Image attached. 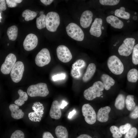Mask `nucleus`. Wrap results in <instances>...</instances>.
Segmentation results:
<instances>
[{
  "label": "nucleus",
  "instance_id": "2f4dec72",
  "mask_svg": "<svg viewBox=\"0 0 138 138\" xmlns=\"http://www.w3.org/2000/svg\"><path fill=\"white\" fill-rule=\"evenodd\" d=\"M132 52V62L134 64L137 65L138 64V44L134 46Z\"/></svg>",
  "mask_w": 138,
  "mask_h": 138
},
{
  "label": "nucleus",
  "instance_id": "f704fd0d",
  "mask_svg": "<svg viewBox=\"0 0 138 138\" xmlns=\"http://www.w3.org/2000/svg\"><path fill=\"white\" fill-rule=\"evenodd\" d=\"M132 128L131 125L128 123L120 126L119 128L120 132L122 134H126Z\"/></svg>",
  "mask_w": 138,
  "mask_h": 138
},
{
  "label": "nucleus",
  "instance_id": "bb28decb",
  "mask_svg": "<svg viewBox=\"0 0 138 138\" xmlns=\"http://www.w3.org/2000/svg\"><path fill=\"white\" fill-rule=\"evenodd\" d=\"M127 79L128 81L132 83H135L138 79V71L136 69L130 70L127 74Z\"/></svg>",
  "mask_w": 138,
  "mask_h": 138
},
{
  "label": "nucleus",
  "instance_id": "a878e982",
  "mask_svg": "<svg viewBox=\"0 0 138 138\" xmlns=\"http://www.w3.org/2000/svg\"><path fill=\"white\" fill-rule=\"evenodd\" d=\"M125 98V96L122 94L118 95L116 98L114 106L116 108L119 110L123 109L124 107Z\"/></svg>",
  "mask_w": 138,
  "mask_h": 138
},
{
  "label": "nucleus",
  "instance_id": "c03bdc74",
  "mask_svg": "<svg viewBox=\"0 0 138 138\" xmlns=\"http://www.w3.org/2000/svg\"><path fill=\"white\" fill-rule=\"evenodd\" d=\"M67 103V102L65 100L62 101L61 104L60 105V107L61 108L63 109L64 108V107L66 106Z\"/></svg>",
  "mask_w": 138,
  "mask_h": 138
},
{
  "label": "nucleus",
  "instance_id": "a18cd8bd",
  "mask_svg": "<svg viewBox=\"0 0 138 138\" xmlns=\"http://www.w3.org/2000/svg\"><path fill=\"white\" fill-rule=\"evenodd\" d=\"M76 138H92L89 135L86 134H82L80 135Z\"/></svg>",
  "mask_w": 138,
  "mask_h": 138
},
{
  "label": "nucleus",
  "instance_id": "cd10ccee",
  "mask_svg": "<svg viewBox=\"0 0 138 138\" xmlns=\"http://www.w3.org/2000/svg\"><path fill=\"white\" fill-rule=\"evenodd\" d=\"M134 97L133 95H129L126 97L125 101L126 107L129 111L133 110L135 107L136 104L134 101Z\"/></svg>",
  "mask_w": 138,
  "mask_h": 138
},
{
  "label": "nucleus",
  "instance_id": "f257e3e1",
  "mask_svg": "<svg viewBox=\"0 0 138 138\" xmlns=\"http://www.w3.org/2000/svg\"><path fill=\"white\" fill-rule=\"evenodd\" d=\"M104 88L102 82L99 81H96L92 86L85 90L83 94L84 97L88 100H92L102 95V91Z\"/></svg>",
  "mask_w": 138,
  "mask_h": 138
},
{
  "label": "nucleus",
  "instance_id": "aec40b11",
  "mask_svg": "<svg viewBox=\"0 0 138 138\" xmlns=\"http://www.w3.org/2000/svg\"><path fill=\"white\" fill-rule=\"evenodd\" d=\"M96 70V66L93 63L89 64L83 77V81L86 82L88 81L94 75Z\"/></svg>",
  "mask_w": 138,
  "mask_h": 138
},
{
  "label": "nucleus",
  "instance_id": "a211bd4d",
  "mask_svg": "<svg viewBox=\"0 0 138 138\" xmlns=\"http://www.w3.org/2000/svg\"><path fill=\"white\" fill-rule=\"evenodd\" d=\"M106 19L107 22L115 28L121 29L124 26L123 22L116 16L109 15L107 17Z\"/></svg>",
  "mask_w": 138,
  "mask_h": 138
},
{
  "label": "nucleus",
  "instance_id": "79ce46f5",
  "mask_svg": "<svg viewBox=\"0 0 138 138\" xmlns=\"http://www.w3.org/2000/svg\"><path fill=\"white\" fill-rule=\"evenodd\" d=\"M40 1L45 5H48L51 4L53 1V0H41Z\"/></svg>",
  "mask_w": 138,
  "mask_h": 138
},
{
  "label": "nucleus",
  "instance_id": "9d476101",
  "mask_svg": "<svg viewBox=\"0 0 138 138\" xmlns=\"http://www.w3.org/2000/svg\"><path fill=\"white\" fill-rule=\"evenodd\" d=\"M16 57L14 54L10 53L8 54L1 66V72L4 74H9L16 63Z\"/></svg>",
  "mask_w": 138,
  "mask_h": 138
},
{
  "label": "nucleus",
  "instance_id": "7ed1b4c3",
  "mask_svg": "<svg viewBox=\"0 0 138 138\" xmlns=\"http://www.w3.org/2000/svg\"><path fill=\"white\" fill-rule=\"evenodd\" d=\"M107 65L110 70L115 75L121 74L124 71L123 64L120 59L115 55H111L108 58Z\"/></svg>",
  "mask_w": 138,
  "mask_h": 138
},
{
  "label": "nucleus",
  "instance_id": "09e8293b",
  "mask_svg": "<svg viewBox=\"0 0 138 138\" xmlns=\"http://www.w3.org/2000/svg\"><path fill=\"white\" fill-rule=\"evenodd\" d=\"M103 97L102 96H101V97Z\"/></svg>",
  "mask_w": 138,
  "mask_h": 138
},
{
  "label": "nucleus",
  "instance_id": "7c9ffc66",
  "mask_svg": "<svg viewBox=\"0 0 138 138\" xmlns=\"http://www.w3.org/2000/svg\"><path fill=\"white\" fill-rule=\"evenodd\" d=\"M110 130L112 134V136L114 138H120L122 136V134L119 129L116 126L113 125L110 128Z\"/></svg>",
  "mask_w": 138,
  "mask_h": 138
},
{
  "label": "nucleus",
  "instance_id": "37998d69",
  "mask_svg": "<svg viewBox=\"0 0 138 138\" xmlns=\"http://www.w3.org/2000/svg\"><path fill=\"white\" fill-rule=\"evenodd\" d=\"M76 111L75 109H74L71 111L69 113L68 118L69 119H71L72 118L73 116L76 113Z\"/></svg>",
  "mask_w": 138,
  "mask_h": 138
},
{
  "label": "nucleus",
  "instance_id": "393cba45",
  "mask_svg": "<svg viewBox=\"0 0 138 138\" xmlns=\"http://www.w3.org/2000/svg\"><path fill=\"white\" fill-rule=\"evenodd\" d=\"M125 10V8L123 7L116 9L114 12L115 15L117 17L125 19H129L130 14L129 13L126 11Z\"/></svg>",
  "mask_w": 138,
  "mask_h": 138
},
{
  "label": "nucleus",
  "instance_id": "9b49d317",
  "mask_svg": "<svg viewBox=\"0 0 138 138\" xmlns=\"http://www.w3.org/2000/svg\"><path fill=\"white\" fill-rule=\"evenodd\" d=\"M56 53L58 59L64 63L69 62L72 59V54L68 49L65 46L61 45L56 49Z\"/></svg>",
  "mask_w": 138,
  "mask_h": 138
},
{
  "label": "nucleus",
  "instance_id": "58836bf2",
  "mask_svg": "<svg viewBox=\"0 0 138 138\" xmlns=\"http://www.w3.org/2000/svg\"><path fill=\"white\" fill-rule=\"evenodd\" d=\"M66 75L64 73H61L55 75L52 77V79L54 81L64 79H65Z\"/></svg>",
  "mask_w": 138,
  "mask_h": 138
},
{
  "label": "nucleus",
  "instance_id": "6e6552de",
  "mask_svg": "<svg viewBox=\"0 0 138 138\" xmlns=\"http://www.w3.org/2000/svg\"><path fill=\"white\" fill-rule=\"evenodd\" d=\"M24 71V65L21 61L16 62L10 72V76L14 82L17 83L21 79Z\"/></svg>",
  "mask_w": 138,
  "mask_h": 138
},
{
  "label": "nucleus",
  "instance_id": "72a5a7b5",
  "mask_svg": "<svg viewBox=\"0 0 138 138\" xmlns=\"http://www.w3.org/2000/svg\"><path fill=\"white\" fill-rule=\"evenodd\" d=\"M100 3L105 6H113L118 4L120 2L119 0H100Z\"/></svg>",
  "mask_w": 138,
  "mask_h": 138
},
{
  "label": "nucleus",
  "instance_id": "ea45409f",
  "mask_svg": "<svg viewBox=\"0 0 138 138\" xmlns=\"http://www.w3.org/2000/svg\"><path fill=\"white\" fill-rule=\"evenodd\" d=\"M6 1L4 0H0V11H4L6 9Z\"/></svg>",
  "mask_w": 138,
  "mask_h": 138
},
{
  "label": "nucleus",
  "instance_id": "de8ad7c7",
  "mask_svg": "<svg viewBox=\"0 0 138 138\" xmlns=\"http://www.w3.org/2000/svg\"><path fill=\"white\" fill-rule=\"evenodd\" d=\"M7 45H9V43H8V44Z\"/></svg>",
  "mask_w": 138,
  "mask_h": 138
},
{
  "label": "nucleus",
  "instance_id": "6ab92c4d",
  "mask_svg": "<svg viewBox=\"0 0 138 138\" xmlns=\"http://www.w3.org/2000/svg\"><path fill=\"white\" fill-rule=\"evenodd\" d=\"M18 105L12 104L9 106V108L11 112V116L13 118L19 119L22 118L24 116V113L21 109H19Z\"/></svg>",
  "mask_w": 138,
  "mask_h": 138
},
{
  "label": "nucleus",
  "instance_id": "c756f323",
  "mask_svg": "<svg viewBox=\"0 0 138 138\" xmlns=\"http://www.w3.org/2000/svg\"><path fill=\"white\" fill-rule=\"evenodd\" d=\"M36 24L37 28L41 29L46 27V17L45 15H42L36 19Z\"/></svg>",
  "mask_w": 138,
  "mask_h": 138
},
{
  "label": "nucleus",
  "instance_id": "4c0bfd02",
  "mask_svg": "<svg viewBox=\"0 0 138 138\" xmlns=\"http://www.w3.org/2000/svg\"><path fill=\"white\" fill-rule=\"evenodd\" d=\"M130 116L132 119H136L138 118V106H136L133 111L131 113Z\"/></svg>",
  "mask_w": 138,
  "mask_h": 138
},
{
  "label": "nucleus",
  "instance_id": "a19ab883",
  "mask_svg": "<svg viewBox=\"0 0 138 138\" xmlns=\"http://www.w3.org/2000/svg\"><path fill=\"white\" fill-rule=\"evenodd\" d=\"M42 138H54L51 134L48 132H44L42 135Z\"/></svg>",
  "mask_w": 138,
  "mask_h": 138
},
{
  "label": "nucleus",
  "instance_id": "c85d7f7f",
  "mask_svg": "<svg viewBox=\"0 0 138 138\" xmlns=\"http://www.w3.org/2000/svg\"><path fill=\"white\" fill-rule=\"evenodd\" d=\"M37 15L36 12L28 9L24 10L22 14V17H25V20L27 21L32 20Z\"/></svg>",
  "mask_w": 138,
  "mask_h": 138
},
{
  "label": "nucleus",
  "instance_id": "ddd939ff",
  "mask_svg": "<svg viewBox=\"0 0 138 138\" xmlns=\"http://www.w3.org/2000/svg\"><path fill=\"white\" fill-rule=\"evenodd\" d=\"M102 20L101 18H95L91 25L89 30L90 34L97 37H99L102 33Z\"/></svg>",
  "mask_w": 138,
  "mask_h": 138
},
{
  "label": "nucleus",
  "instance_id": "1a4fd4ad",
  "mask_svg": "<svg viewBox=\"0 0 138 138\" xmlns=\"http://www.w3.org/2000/svg\"><path fill=\"white\" fill-rule=\"evenodd\" d=\"M50 52L47 48L42 49L37 54L35 59L36 64L42 67L48 64L51 61Z\"/></svg>",
  "mask_w": 138,
  "mask_h": 138
},
{
  "label": "nucleus",
  "instance_id": "f3484780",
  "mask_svg": "<svg viewBox=\"0 0 138 138\" xmlns=\"http://www.w3.org/2000/svg\"><path fill=\"white\" fill-rule=\"evenodd\" d=\"M111 108L108 106L101 108L99 110L97 114V120L101 122L107 121L109 119V114Z\"/></svg>",
  "mask_w": 138,
  "mask_h": 138
},
{
  "label": "nucleus",
  "instance_id": "dca6fc26",
  "mask_svg": "<svg viewBox=\"0 0 138 138\" xmlns=\"http://www.w3.org/2000/svg\"><path fill=\"white\" fill-rule=\"evenodd\" d=\"M49 114L52 118L55 119H59L61 118L62 112L60 105L57 101L55 100L52 102Z\"/></svg>",
  "mask_w": 138,
  "mask_h": 138
},
{
  "label": "nucleus",
  "instance_id": "20e7f679",
  "mask_svg": "<svg viewBox=\"0 0 138 138\" xmlns=\"http://www.w3.org/2000/svg\"><path fill=\"white\" fill-rule=\"evenodd\" d=\"M67 34L76 41H82L84 37V33L81 28L76 24L71 23L66 27Z\"/></svg>",
  "mask_w": 138,
  "mask_h": 138
},
{
  "label": "nucleus",
  "instance_id": "473e14b6",
  "mask_svg": "<svg viewBox=\"0 0 138 138\" xmlns=\"http://www.w3.org/2000/svg\"><path fill=\"white\" fill-rule=\"evenodd\" d=\"M137 133V129L135 127H132L126 133L124 138H135Z\"/></svg>",
  "mask_w": 138,
  "mask_h": 138
},
{
  "label": "nucleus",
  "instance_id": "49530a36",
  "mask_svg": "<svg viewBox=\"0 0 138 138\" xmlns=\"http://www.w3.org/2000/svg\"><path fill=\"white\" fill-rule=\"evenodd\" d=\"M44 12L42 11H41L40 12V15H42L44 14Z\"/></svg>",
  "mask_w": 138,
  "mask_h": 138
},
{
  "label": "nucleus",
  "instance_id": "f8f14e48",
  "mask_svg": "<svg viewBox=\"0 0 138 138\" xmlns=\"http://www.w3.org/2000/svg\"><path fill=\"white\" fill-rule=\"evenodd\" d=\"M37 36L33 33H30L25 38L23 43L24 49L27 51H30L35 48L38 43Z\"/></svg>",
  "mask_w": 138,
  "mask_h": 138
},
{
  "label": "nucleus",
  "instance_id": "b1692460",
  "mask_svg": "<svg viewBox=\"0 0 138 138\" xmlns=\"http://www.w3.org/2000/svg\"><path fill=\"white\" fill-rule=\"evenodd\" d=\"M18 29L15 25H13L9 27L7 29V33L9 40H15L17 37Z\"/></svg>",
  "mask_w": 138,
  "mask_h": 138
},
{
  "label": "nucleus",
  "instance_id": "5701e85b",
  "mask_svg": "<svg viewBox=\"0 0 138 138\" xmlns=\"http://www.w3.org/2000/svg\"><path fill=\"white\" fill-rule=\"evenodd\" d=\"M18 93L19 97L18 99L15 101L14 103L19 106H21L25 103V101L28 100V95L26 92L20 89L18 90Z\"/></svg>",
  "mask_w": 138,
  "mask_h": 138
},
{
  "label": "nucleus",
  "instance_id": "4468645a",
  "mask_svg": "<svg viewBox=\"0 0 138 138\" xmlns=\"http://www.w3.org/2000/svg\"><path fill=\"white\" fill-rule=\"evenodd\" d=\"M85 65V62L83 60L79 59L76 61L72 66L71 73L72 77L76 79L80 77L81 75L80 70L84 67Z\"/></svg>",
  "mask_w": 138,
  "mask_h": 138
},
{
  "label": "nucleus",
  "instance_id": "423d86ee",
  "mask_svg": "<svg viewBox=\"0 0 138 138\" xmlns=\"http://www.w3.org/2000/svg\"><path fill=\"white\" fill-rule=\"evenodd\" d=\"M135 42V39L132 38H127L123 40L119 47L118 51L121 56H127L132 52Z\"/></svg>",
  "mask_w": 138,
  "mask_h": 138
},
{
  "label": "nucleus",
  "instance_id": "0eeeda50",
  "mask_svg": "<svg viewBox=\"0 0 138 138\" xmlns=\"http://www.w3.org/2000/svg\"><path fill=\"white\" fill-rule=\"evenodd\" d=\"M83 115L85 117L86 122L90 124L94 123L96 122L97 116L95 112L92 107L88 104L84 105L82 107Z\"/></svg>",
  "mask_w": 138,
  "mask_h": 138
},
{
  "label": "nucleus",
  "instance_id": "e433bc0d",
  "mask_svg": "<svg viewBox=\"0 0 138 138\" xmlns=\"http://www.w3.org/2000/svg\"><path fill=\"white\" fill-rule=\"evenodd\" d=\"M8 6L9 7L13 8L16 7L17 3H21V0H6L5 1Z\"/></svg>",
  "mask_w": 138,
  "mask_h": 138
},
{
  "label": "nucleus",
  "instance_id": "2eb2a0df",
  "mask_svg": "<svg viewBox=\"0 0 138 138\" xmlns=\"http://www.w3.org/2000/svg\"><path fill=\"white\" fill-rule=\"evenodd\" d=\"M93 14L89 10H86L82 13L80 19V24L82 27L84 28L88 27L92 21Z\"/></svg>",
  "mask_w": 138,
  "mask_h": 138
},
{
  "label": "nucleus",
  "instance_id": "412c9836",
  "mask_svg": "<svg viewBox=\"0 0 138 138\" xmlns=\"http://www.w3.org/2000/svg\"><path fill=\"white\" fill-rule=\"evenodd\" d=\"M101 79L104 86L105 89L108 90L111 87L113 86L115 84V81L111 77L106 74H102Z\"/></svg>",
  "mask_w": 138,
  "mask_h": 138
},
{
  "label": "nucleus",
  "instance_id": "39448f33",
  "mask_svg": "<svg viewBox=\"0 0 138 138\" xmlns=\"http://www.w3.org/2000/svg\"><path fill=\"white\" fill-rule=\"evenodd\" d=\"M46 17L47 29L50 32H55L60 24L59 15L56 12H51L47 13Z\"/></svg>",
  "mask_w": 138,
  "mask_h": 138
},
{
  "label": "nucleus",
  "instance_id": "4be33fe9",
  "mask_svg": "<svg viewBox=\"0 0 138 138\" xmlns=\"http://www.w3.org/2000/svg\"><path fill=\"white\" fill-rule=\"evenodd\" d=\"M55 133L57 138H68V133L65 127L61 125L57 126L55 130Z\"/></svg>",
  "mask_w": 138,
  "mask_h": 138
},
{
  "label": "nucleus",
  "instance_id": "f03ea898",
  "mask_svg": "<svg viewBox=\"0 0 138 138\" xmlns=\"http://www.w3.org/2000/svg\"><path fill=\"white\" fill-rule=\"evenodd\" d=\"M27 91L28 95L31 97H45L49 93L47 85L42 83L30 86Z\"/></svg>",
  "mask_w": 138,
  "mask_h": 138
},
{
  "label": "nucleus",
  "instance_id": "c9c22d12",
  "mask_svg": "<svg viewBox=\"0 0 138 138\" xmlns=\"http://www.w3.org/2000/svg\"><path fill=\"white\" fill-rule=\"evenodd\" d=\"M24 133L21 130H18L15 131L12 134L10 138H24Z\"/></svg>",
  "mask_w": 138,
  "mask_h": 138
}]
</instances>
